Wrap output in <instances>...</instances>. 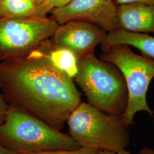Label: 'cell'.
Instances as JSON below:
<instances>
[{
    "label": "cell",
    "instance_id": "9c48e42d",
    "mask_svg": "<svg viewBox=\"0 0 154 154\" xmlns=\"http://www.w3.org/2000/svg\"><path fill=\"white\" fill-rule=\"evenodd\" d=\"M118 28L133 33H154V5L118 6Z\"/></svg>",
    "mask_w": 154,
    "mask_h": 154
},
{
    "label": "cell",
    "instance_id": "8992f818",
    "mask_svg": "<svg viewBox=\"0 0 154 154\" xmlns=\"http://www.w3.org/2000/svg\"><path fill=\"white\" fill-rule=\"evenodd\" d=\"M58 24L46 17H0V61L25 55L52 36Z\"/></svg>",
    "mask_w": 154,
    "mask_h": 154
},
{
    "label": "cell",
    "instance_id": "5bb4252c",
    "mask_svg": "<svg viewBox=\"0 0 154 154\" xmlns=\"http://www.w3.org/2000/svg\"><path fill=\"white\" fill-rule=\"evenodd\" d=\"M100 150L88 147H81L76 149H57L45 151L30 154H99Z\"/></svg>",
    "mask_w": 154,
    "mask_h": 154
},
{
    "label": "cell",
    "instance_id": "3957f363",
    "mask_svg": "<svg viewBox=\"0 0 154 154\" xmlns=\"http://www.w3.org/2000/svg\"><path fill=\"white\" fill-rule=\"evenodd\" d=\"M74 79L88 103L107 114H124L128 104V90L122 73L114 65L100 60L94 54L86 55L78 60Z\"/></svg>",
    "mask_w": 154,
    "mask_h": 154
},
{
    "label": "cell",
    "instance_id": "277c9868",
    "mask_svg": "<svg viewBox=\"0 0 154 154\" xmlns=\"http://www.w3.org/2000/svg\"><path fill=\"white\" fill-rule=\"evenodd\" d=\"M67 123L69 134L81 147L118 154L130 142L128 126L122 116L106 113L88 103L78 105Z\"/></svg>",
    "mask_w": 154,
    "mask_h": 154
},
{
    "label": "cell",
    "instance_id": "ba28073f",
    "mask_svg": "<svg viewBox=\"0 0 154 154\" xmlns=\"http://www.w3.org/2000/svg\"><path fill=\"white\" fill-rule=\"evenodd\" d=\"M105 30L91 23L72 21L58 25L53 36V44L71 50L78 60L94 54L95 47L106 36Z\"/></svg>",
    "mask_w": 154,
    "mask_h": 154
},
{
    "label": "cell",
    "instance_id": "e0dca14e",
    "mask_svg": "<svg viewBox=\"0 0 154 154\" xmlns=\"http://www.w3.org/2000/svg\"><path fill=\"white\" fill-rule=\"evenodd\" d=\"M138 154H154V149L149 147H144L139 150Z\"/></svg>",
    "mask_w": 154,
    "mask_h": 154
},
{
    "label": "cell",
    "instance_id": "4fadbf2b",
    "mask_svg": "<svg viewBox=\"0 0 154 154\" xmlns=\"http://www.w3.org/2000/svg\"><path fill=\"white\" fill-rule=\"evenodd\" d=\"M72 0H44L37 5V16L46 17L53 10L66 5Z\"/></svg>",
    "mask_w": 154,
    "mask_h": 154
},
{
    "label": "cell",
    "instance_id": "d6986e66",
    "mask_svg": "<svg viewBox=\"0 0 154 154\" xmlns=\"http://www.w3.org/2000/svg\"><path fill=\"white\" fill-rule=\"evenodd\" d=\"M99 154H117L113 152H110V151H100Z\"/></svg>",
    "mask_w": 154,
    "mask_h": 154
},
{
    "label": "cell",
    "instance_id": "8fae6325",
    "mask_svg": "<svg viewBox=\"0 0 154 154\" xmlns=\"http://www.w3.org/2000/svg\"><path fill=\"white\" fill-rule=\"evenodd\" d=\"M119 45L133 46L139 50L143 55L154 60V37L151 35L118 29L106 34L102 47V49L106 51L111 47Z\"/></svg>",
    "mask_w": 154,
    "mask_h": 154
},
{
    "label": "cell",
    "instance_id": "30bf717a",
    "mask_svg": "<svg viewBox=\"0 0 154 154\" xmlns=\"http://www.w3.org/2000/svg\"><path fill=\"white\" fill-rule=\"evenodd\" d=\"M46 44V43H45ZM48 45V43H47ZM41 45L30 51L29 54L45 58L59 71L72 79L74 78L78 71V58L77 55L66 48L53 44V49L48 45Z\"/></svg>",
    "mask_w": 154,
    "mask_h": 154
},
{
    "label": "cell",
    "instance_id": "52a82bcc",
    "mask_svg": "<svg viewBox=\"0 0 154 154\" xmlns=\"http://www.w3.org/2000/svg\"><path fill=\"white\" fill-rule=\"evenodd\" d=\"M50 13L51 19L58 25L79 21L91 23L109 33L119 29L118 6L113 0H72Z\"/></svg>",
    "mask_w": 154,
    "mask_h": 154
},
{
    "label": "cell",
    "instance_id": "6da1fadb",
    "mask_svg": "<svg viewBox=\"0 0 154 154\" xmlns=\"http://www.w3.org/2000/svg\"><path fill=\"white\" fill-rule=\"evenodd\" d=\"M0 91L9 106L58 131L82 102L72 78L29 54L0 61Z\"/></svg>",
    "mask_w": 154,
    "mask_h": 154
},
{
    "label": "cell",
    "instance_id": "ac0fdd59",
    "mask_svg": "<svg viewBox=\"0 0 154 154\" xmlns=\"http://www.w3.org/2000/svg\"><path fill=\"white\" fill-rule=\"evenodd\" d=\"M0 154H17L9 149L6 148L2 144L0 143Z\"/></svg>",
    "mask_w": 154,
    "mask_h": 154
},
{
    "label": "cell",
    "instance_id": "44dd1931",
    "mask_svg": "<svg viewBox=\"0 0 154 154\" xmlns=\"http://www.w3.org/2000/svg\"><path fill=\"white\" fill-rule=\"evenodd\" d=\"M30 1H33V2H34V3H35L38 5L39 4H40L41 2H42L44 0H30Z\"/></svg>",
    "mask_w": 154,
    "mask_h": 154
},
{
    "label": "cell",
    "instance_id": "2e32d148",
    "mask_svg": "<svg viewBox=\"0 0 154 154\" xmlns=\"http://www.w3.org/2000/svg\"><path fill=\"white\" fill-rule=\"evenodd\" d=\"M9 107V106L6 102L0 91V125L5 121Z\"/></svg>",
    "mask_w": 154,
    "mask_h": 154
},
{
    "label": "cell",
    "instance_id": "7a4b0ae2",
    "mask_svg": "<svg viewBox=\"0 0 154 154\" xmlns=\"http://www.w3.org/2000/svg\"><path fill=\"white\" fill-rule=\"evenodd\" d=\"M0 143L17 154L81 147L69 134L10 106L5 121L0 125Z\"/></svg>",
    "mask_w": 154,
    "mask_h": 154
},
{
    "label": "cell",
    "instance_id": "ffe728a7",
    "mask_svg": "<svg viewBox=\"0 0 154 154\" xmlns=\"http://www.w3.org/2000/svg\"><path fill=\"white\" fill-rule=\"evenodd\" d=\"M117 154H131L127 150H126V149H123V150H122L121 151H120L119 152H118Z\"/></svg>",
    "mask_w": 154,
    "mask_h": 154
},
{
    "label": "cell",
    "instance_id": "5b68a950",
    "mask_svg": "<svg viewBox=\"0 0 154 154\" xmlns=\"http://www.w3.org/2000/svg\"><path fill=\"white\" fill-rule=\"evenodd\" d=\"M102 60L116 66L125 78L128 90V104L122 116L128 126L139 111H146L154 117V111L147 101L149 86L154 78V60L135 53L127 45H119L105 51Z\"/></svg>",
    "mask_w": 154,
    "mask_h": 154
},
{
    "label": "cell",
    "instance_id": "9a60e30c",
    "mask_svg": "<svg viewBox=\"0 0 154 154\" xmlns=\"http://www.w3.org/2000/svg\"><path fill=\"white\" fill-rule=\"evenodd\" d=\"M116 5L140 4L154 5V0H113Z\"/></svg>",
    "mask_w": 154,
    "mask_h": 154
},
{
    "label": "cell",
    "instance_id": "7c38bea8",
    "mask_svg": "<svg viewBox=\"0 0 154 154\" xmlns=\"http://www.w3.org/2000/svg\"><path fill=\"white\" fill-rule=\"evenodd\" d=\"M37 16V5L30 0H0V17Z\"/></svg>",
    "mask_w": 154,
    "mask_h": 154
}]
</instances>
